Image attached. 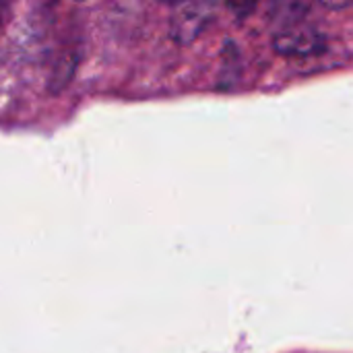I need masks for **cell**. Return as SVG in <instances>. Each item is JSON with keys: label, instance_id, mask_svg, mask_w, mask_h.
Here are the masks:
<instances>
[{"label": "cell", "instance_id": "3957f363", "mask_svg": "<svg viewBox=\"0 0 353 353\" xmlns=\"http://www.w3.org/2000/svg\"><path fill=\"white\" fill-rule=\"evenodd\" d=\"M225 8L236 17V19H246L254 12L259 0H221Z\"/></svg>", "mask_w": 353, "mask_h": 353}, {"label": "cell", "instance_id": "277c9868", "mask_svg": "<svg viewBox=\"0 0 353 353\" xmlns=\"http://www.w3.org/2000/svg\"><path fill=\"white\" fill-rule=\"evenodd\" d=\"M353 0H321V4H325L327 8H333V10H339V8H345L350 6Z\"/></svg>", "mask_w": 353, "mask_h": 353}, {"label": "cell", "instance_id": "7a4b0ae2", "mask_svg": "<svg viewBox=\"0 0 353 353\" xmlns=\"http://www.w3.org/2000/svg\"><path fill=\"white\" fill-rule=\"evenodd\" d=\"M327 35L308 23H288L273 35V48L288 58H312L327 52Z\"/></svg>", "mask_w": 353, "mask_h": 353}, {"label": "cell", "instance_id": "6da1fadb", "mask_svg": "<svg viewBox=\"0 0 353 353\" xmlns=\"http://www.w3.org/2000/svg\"><path fill=\"white\" fill-rule=\"evenodd\" d=\"M219 4L221 0H178L170 19L172 39L178 46L194 43L215 19Z\"/></svg>", "mask_w": 353, "mask_h": 353}]
</instances>
